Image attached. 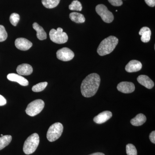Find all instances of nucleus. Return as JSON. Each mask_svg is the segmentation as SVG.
Segmentation results:
<instances>
[{
	"mask_svg": "<svg viewBox=\"0 0 155 155\" xmlns=\"http://www.w3.org/2000/svg\"><path fill=\"white\" fill-rule=\"evenodd\" d=\"M101 83V78L97 73H91L82 81L81 91L84 97H91L96 94Z\"/></svg>",
	"mask_w": 155,
	"mask_h": 155,
	"instance_id": "f257e3e1",
	"label": "nucleus"
},
{
	"mask_svg": "<svg viewBox=\"0 0 155 155\" xmlns=\"http://www.w3.org/2000/svg\"><path fill=\"white\" fill-rule=\"evenodd\" d=\"M119 42V39L114 36H110L103 40L97 50L99 55L104 56L110 54L115 49Z\"/></svg>",
	"mask_w": 155,
	"mask_h": 155,
	"instance_id": "f03ea898",
	"label": "nucleus"
},
{
	"mask_svg": "<svg viewBox=\"0 0 155 155\" xmlns=\"http://www.w3.org/2000/svg\"><path fill=\"white\" fill-rule=\"evenodd\" d=\"M39 143V137L37 133H34L28 137L24 142L23 150L25 154L33 153Z\"/></svg>",
	"mask_w": 155,
	"mask_h": 155,
	"instance_id": "7ed1b4c3",
	"label": "nucleus"
},
{
	"mask_svg": "<svg viewBox=\"0 0 155 155\" xmlns=\"http://www.w3.org/2000/svg\"><path fill=\"white\" fill-rule=\"evenodd\" d=\"M64 130V126L60 122L52 124L49 128L47 133V138L50 142H54L61 137Z\"/></svg>",
	"mask_w": 155,
	"mask_h": 155,
	"instance_id": "20e7f679",
	"label": "nucleus"
},
{
	"mask_svg": "<svg viewBox=\"0 0 155 155\" xmlns=\"http://www.w3.org/2000/svg\"><path fill=\"white\" fill-rule=\"evenodd\" d=\"M45 102L41 99L35 100L28 104L25 110L26 114L30 116H34L38 115L43 110Z\"/></svg>",
	"mask_w": 155,
	"mask_h": 155,
	"instance_id": "39448f33",
	"label": "nucleus"
},
{
	"mask_svg": "<svg viewBox=\"0 0 155 155\" xmlns=\"http://www.w3.org/2000/svg\"><path fill=\"white\" fill-rule=\"evenodd\" d=\"M50 39L54 42L58 44H62L68 41V36L66 32L63 31V28H58L57 30L52 29L49 33Z\"/></svg>",
	"mask_w": 155,
	"mask_h": 155,
	"instance_id": "423d86ee",
	"label": "nucleus"
},
{
	"mask_svg": "<svg viewBox=\"0 0 155 155\" xmlns=\"http://www.w3.org/2000/svg\"><path fill=\"white\" fill-rule=\"evenodd\" d=\"M96 11L103 21L106 23H111L114 21V16L113 13L109 11L104 5L102 4L97 5L96 7Z\"/></svg>",
	"mask_w": 155,
	"mask_h": 155,
	"instance_id": "0eeeda50",
	"label": "nucleus"
},
{
	"mask_svg": "<svg viewBox=\"0 0 155 155\" xmlns=\"http://www.w3.org/2000/svg\"><path fill=\"white\" fill-rule=\"evenodd\" d=\"M74 53L69 48H62L58 50L57 52V58L63 61H71L74 58Z\"/></svg>",
	"mask_w": 155,
	"mask_h": 155,
	"instance_id": "6e6552de",
	"label": "nucleus"
},
{
	"mask_svg": "<svg viewBox=\"0 0 155 155\" xmlns=\"http://www.w3.org/2000/svg\"><path fill=\"white\" fill-rule=\"evenodd\" d=\"M117 89L119 91L125 94H129L135 90V86L133 83L127 81H122L118 84Z\"/></svg>",
	"mask_w": 155,
	"mask_h": 155,
	"instance_id": "1a4fd4ad",
	"label": "nucleus"
},
{
	"mask_svg": "<svg viewBox=\"0 0 155 155\" xmlns=\"http://www.w3.org/2000/svg\"><path fill=\"white\" fill-rule=\"evenodd\" d=\"M15 45L16 48L21 51H27L32 47V44L27 39L20 38L15 40Z\"/></svg>",
	"mask_w": 155,
	"mask_h": 155,
	"instance_id": "9d476101",
	"label": "nucleus"
},
{
	"mask_svg": "<svg viewBox=\"0 0 155 155\" xmlns=\"http://www.w3.org/2000/svg\"><path fill=\"white\" fill-rule=\"evenodd\" d=\"M112 116L113 114L110 111H104L96 116L94 118V121L97 124H103L110 119Z\"/></svg>",
	"mask_w": 155,
	"mask_h": 155,
	"instance_id": "9b49d317",
	"label": "nucleus"
},
{
	"mask_svg": "<svg viewBox=\"0 0 155 155\" xmlns=\"http://www.w3.org/2000/svg\"><path fill=\"white\" fill-rule=\"evenodd\" d=\"M7 78L11 81L17 82L22 86H27L29 83L28 81L25 79V78L15 73H10L7 75Z\"/></svg>",
	"mask_w": 155,
	"mask_h": 155,
	"instance_id": "f8f14e48",
	"label": "nucleus"
},
{
	"mask_svg": "<svg viewBox=\"0 0 155 155\" xmlns=\"http://www.w3.org/2000/svg\"><path fill=\"white\" fill-rule=\"evenodd\" d=\"M142 67L141 62L137 60H132L127 64L125 69L128 72H137L141 70Z\"/></svg>",
	"mask_w": 155,
	"mask_h": 155,
	"instance_id": "ddd939ff",
	"label": "nucleus"
},
{
	"mask_svg": "<svg viewBox=\"0 0 155 155\" xmlns=\"http://www.w3.org/2000/svg\"><path fill=\"white\" fill-rule=\"evenodd\" d=\"M137 81L145 87L151 89L154 86V83L148 76L146 75H140L137 77Z\"/></svg>",
	"mask_w": 155,
	"mask_h": 155,
	"instance_id": "4468645a",
	"label": "nucleus"
},
{
	"mask_svg": "<svg viewBox=\"0 0 155 155\" xmlns=\"http://www.w3.org/2000/svg\"><path fill=\"white\" fill-rule=\"evenodd\" d=\"M17 72L19 75H28L32 73L33 69L29 64H22L17 67Z\"/></svg>",
	"mask_w": 155,
	"mask_h": 155,
	"instance_id": "2eb2a0df",
	"label": "nucleus"
},
{
	"mask_svg": "<svg viewBox=\"0 0 155 155\" xmlns=\"http://www.w3.org/2000/svg\"><path fill=\"white\" fill-rule=\"evenodd\" d=\"M139 34L141 36V40L143 42H148L150 40L151 31L148 27H142L140 30Z\"/></svg>",
	"mask_w": 155,
	"mask_h": 155,
	"instance_id": "dca6fc26",
	"label": "nucleus"
},
{
	"mask_svg": "<svg viewBox=\"0 0 155 155\" xmlns=\"http://www.w3.org/2000/svg\"><path fill=\"white\" fill-rule=\"evenodd\" d=\"M32 26L34 29L36 31L37 37L39 40H44L47 38V33L41 26L39 25L36 22H34Z\"/></svg>",
	"mask_w": 155,
	"mask_h": 155,
	"instance_id": "f3484780",
	"label": "nucleus"
},
{
	"mask_svg": "<svg viewBox=\"0 0 155 155\" xmlns=\"http://www.w3.org/2000/svg\"><path fill=\"white\" fill-rule=\"evenodd\" d=\"M147 120L146 116L143 114H140L131 119L130 123L134 126H139L143 125Z\"/></svg>",
	"mask_w": 155,
	"mask_h": 155,
	"instance_id": "a211bd4d",
	"label": "nucleus"
},
{
	"mask_svg": "<svg viewBox=\"0 0 155 155\" xmlns=\"http://www.w3.org/2000/svg\"><path fill=\"white\" fill-rule=\"evenodd\" d=\"M69 18L73 22L77 23H84L85 21V18L83 14L77 12H72L69 14Z\"/></svg>",
	"mask_w": 155,
	"mask_h": 155,
	"instance_id": "6ab92c4d",
	"label": "nucleus"
},
{
	"mask_svg": "<svg viewBox=\"0 0 155 155\" xmlns=\"http://www.w3.org/2000/svg\"><path fill=\"white\" fill-rule=\"evenodd\" d=\"M12 138V136L10 135L2 136L0 137V150L10 144Z\"/></svg>",
	"mask_w": 155,
	"mask_h": 155,
	"instance_id": "aec40b11",
	"label": "nucleus"
},
{
	"mask_svg": "<svg viewBox=\"0 0 155 155\" xmlns=\"http://www.w3.org/2000/svg\"><path fill=\"white\" fill-rule=\"evenodd\" d=\"M61 0H42V4L47 8H55L59 5Z\"/></svg>",
	"mask_w": 155,
	"mask_h": 155,
	"instance_id": "412c9836",
	"label": "nucleus"
},
{
	"mask_svg": "<svg viewBox=\"0 0 155 155\" xmlns=\"http://www.w3.org/2000/svg\"><path fill=\"white\" fill-rule=\"evenodd\" d=\"M69 10L71 11H81L82 9L81 3L78 0L73 1L71 5H69Z\"/></svg>",
	"mask_w": 155,
	"mask_h": 155,
	"instance_id": "4be33fe9",
	"label": "nucleus"
},
{
	"mask_svg": "<svg viewBox=\"0 0 155 155\" xmlns=\"http://www.w3.org/2000/svg\"><path fill=\"white\" fill-rule=\"evenodd\" d=\"M48 84V82H41V83L37 84L32 87V91L35 92L43 91L47 86Z\"/></svg>",
	"mask_w": 155,
	"mask_h": 155,
	"instance_id": "5701e85b",
	"label": "nucleus"
},
{
	"mask_svg": "<svg viewBox=\"0 0 155 155\" xmlns=\"http://www.w3.org/2000/svg\"><path fill=\"white\" fill-rule=\"evenodd\" d=\"M126 149L127 155H137V150L134 145L130 143L127 144Z\"/></svg>",
	"mask_w": 155,
	"mask_h": 155,
	"instance_id": "b1692460",
	"label": "nucleus"
},
{
	"mask_svg": "<svg viewBox=\"0 0 155 155\" xmlns=\"http://www.w3.org/2000/svg\"><path fill=\"white\" fill-rule=\"evenodd\" d=\"M20 19V16L17 13H13L10 17V21L11 24L14 26H16L18 24Z\"/></svg>",
	"mask_w": 155,
	"mask_h": 155,
	"instance_id": "393cba45",
	"label": "nucleus"
},
{
	"mask_svg": "<svg viewBox=\"0 0 155 155\" xmlns=\"http://www.w3.org/2000/svg\"><path fill=\"white\" fill-rule=\"evenodd\" d=\"M8 38V33L5 28L2 25H0V42L5 41Z\"/></svg>",
	"mask_w": 155,
	"mask_h": 155,
	"instance_id": "a878e982",
	"label": "nucleus"
},
{
	"mask_svg": "<svg viewBox=\"0 0 155 155\" xmlns=\"http://www.w3.org/2000/svg\"><path fill=\"white\" fill-rule=\"evenodd\" d=\"M111 5L115 7H119L123 5L122 0H108Z\"/></svg>",
	"mask_w": 155,
	"mask_h": 155,
	"instance_id": "bb28decb",
	"label": "nucleus"
},
{
	"mask_svg": "<svg viewBox=\"0 0 155 155\" xmlns=\"http://www.w3.org/2000/svg\"><path fill=\"white\" fill-rule=\"evenodd\" d=\"M146 3L150 7H155V0H144Z\"/></svg>",
	"mask_w": 155,
	"mask_h": 155,
	"instance_id": "cd10ccee",
	"label": "nucleus"
},
{
	"mask_svg": "<svg viewBox=\"0 0 155 155\" xmlns=\"http://www.w3.org/2000/svg\"><path fill=\"white\" fill-rule=\"evenodd\" d=\"M7 104V100L3 96L0 94V106L5 105Z\"/></svg>",
	"mask_w": 155,
	"mask_h": 155,
	"instance_id": "c85d7f7f",
	"label": "nucleus"
},
{
	"mask_svg": "<svg viewBox=\"0 0 155 155\" xmlns=\"http://www.w3.org/2000/svg\"><path fill=\"white\" fill-rule=\"evenodd\" d=\"M149 138L152 143H155V131L154 130L150 134Z\"/></svg>",
	"mask_w": 155,
	"mask_h": 155,
	"instance_id": "c756f323",
	"label": "nucleus"
},
{
	"mask_svg": "<svg viewBox=\"0 0 155 155\" xmlns=\"http://www.w3.org/2000/svg\"><path fill=\"white\" fill-rule=\"evenodd\" d=\"M89 155H105V154L102 153H95Z\"/></svg>",
	"mask_w": 155,
	"mask_h": 155,
	"instance_id": "7c9ffc66",
	"label": "nucleus"
},
{
	"mask_svg": "<svg viewBox=\"0 0 155 155\" xmlns=\"http://www.w3.org/2000/svg\"><path fill=\"white\" fill-rule=\"evenodd\" d=\"M3 136L2 134H1V136Z\"/></svg>",
	"mask_w": 155,
	"mask_h": 155,
	"instance_id": "2f4dec72",
	"label": "nucleus"
}]
</instances>
